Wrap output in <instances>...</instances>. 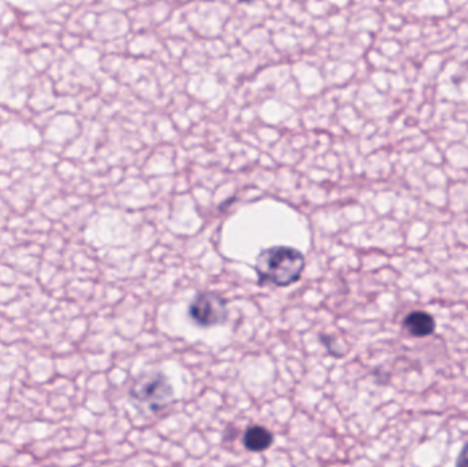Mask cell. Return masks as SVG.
Returning a JSON list of instances; mask_svg holds the SVG:
<instances>
[{
    "mask_svg": "<svg viewBox=\"0 0 468 467\" xmlns=\"http://www.w3.org/2000/svg\"><path fill=\"white\" fill-rule=\"evenodd\" d=\"M305 258L299 249L277 246L263 249L256 260L259 285L285 288L302 279Z\"/></svg>",
    "mask_w": 468,
    "mask_h": 467,
    "instance_id": "6da1fadb",
    "label": "cell"
},
{
    "mask_svg": "<svg viewBox=\"0 0 468 467\" xmlns=\"http://www.w3.org/2000/svg\"><path fill=\"white\" fill-rule=\"evenodd\" d=\"M129 395L136 402L144 403L150 410L158 413L169 408L170 403L175 400V388L164 373H143L132 384Z\"/></svg>",
    "mask_w": 468,
    "mask_h": 467,
    "instance_id": "7a4b0ae2",
    "label": "cell"
},
{
    "mask_svg": "<svg viewBox=\"0 0 468 467\" xmlns=\"http://www.w3.org/2000/svg\"><path fill=\"white\" fill-rule=\"evenodd\" d=\"M188 314L202 328L224 325L229 318L228 302L218 293L202 292L192 302Z\"/></svg>",
    "mask_w": 468,
    "mask_h": 467,
    "instance_id": "3957f363",
    "label": "cell"
},
{
    "mask_svg": "<svg viewBox=\"0 0 468 467\" xmlns=\"http://www.w3.org/2000/svg\"><path fill=\"white\" fill-rule=\"evenodd\" d=\"M403 328L414 337L431 336L436 331V321L426 312H412L404 318Z\"/></svg>",
    "mask_w": 468,
    "mask_h": 467,
    "instance_id": "277c9868",
    "label": "cell"
},
{
    "mask_svg": "<svg viewBox=\"0 0 468 467\" xmlns=\"http://www.w3.org/2000/svg\"><path fill=\"white\" fill-rule=\"evenodd\" d=\"M274 443V436L261 425H252L245 430L242 444L250 452H263Z\"/></svg>",
    "mask_w": 468,
    "mask_h": 467,
    "instance_id": "5b68a950",
    "label": "cell"
},
{
    "mask_svg": "<svg viewBox=\"0 0 468 467\" xmlns=\"http://www.w3.org/2000/svg\"><path fill=\"white\" fill-rule=\"evenodd\" d=\"M321 342L324 343V347L327 348L330 354L335 358H343L346 356L348 348H344L346 343L343 340H338L337 337L326 336V334H322Z\"/></svg>",
    "mask_w": 468,
    "mask_h": 467,
    "instance_id": "8992f818",
    "label": "cell"
},
{
    "mask_svg": "<svg viewBox=\"0 0 468 467\" xmlns=\"http://www.w3.org/2000/svg\"><path fill=\"white\" fill-rule=\"evenodd\" d=\"M456 467H468V443L459 454L458 460H456Z\"/></svg>",
    "mask_w": 468,
    "mask_h": 467,
    "instance_id": "52a82bcc",
    "label": "cell"
}]
</instances>
